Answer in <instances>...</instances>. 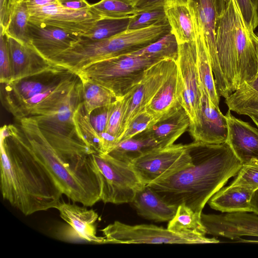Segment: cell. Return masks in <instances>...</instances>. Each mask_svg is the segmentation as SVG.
<instances>
[{
	"label": "cell",
	"mask_w": 258,
	"mask_h": 258,
	"mask_svg": "<svg viewBox=\"0 0 258 258\" xmlns=\"http://www.w3.org/2000/svg\"><path fill=\"white\" fill-rule=\"evenodd\" d=\"M19 121L21 139L47 168L63 195L86 207L100 201L101 182L93 158L95 151L77 134L41 130L32 116Z\"/></svg>",
	"instance_id": "1"
},
{
	"label": "cell",
	"mask_w": 258,
	"mask_h": 258,
	"mask_svg": "<svg viewBox=\"0 0 258 258\" xmlns=\"http://www.w3.org/2000/svg\"><path fill=\"white\" fill-rule=\"evenodd\" d=\"M1 191L25 216L56 209L63 193L47 168L24 144L19 128L1 130Z\"/></svg>",
	"instance_id": "2"
},
{
	"label": "cell",
	"mask_w": 258,
	"mask_h": 258,
	"mask_svg": "<svg viewBox=\"0 0 258 258\" xmlns=\"http://www.w3.org/2000/svg\"><path fill=\"white\" fill-rule=\"evenodd\" d=\"M191 164L148 184L168 203L184 204L201 214L211 197L237 175L242 164L227 142L187 144Z\"/></svg>",
	"instance_id": "3"
},
{
	"label": "cell",
	"mask_w": 258,
	"mask_h": 258,
	"mask_svg": "<svg viewBox=\"0 0 258 258\" xmlns=\"http://www.w3.org/2000/svg\"><path fill=\"white\" fill-rule=\"evenodd\" d=\"M218 59L231 94L258 69L254 43L236 0H229L219 16L216 32Z\"/></svg>",
	"instance_id": "4"
},
{
	"label": "cell",
	"mask_w": 258,
	"mask_h": 258,
	"mask_svg": "<svg viewBox=\"0 0 258 258\" xmlns=\"http://www.w3.org/2000/svg\"><path fill=\"white\" fill-rule=\"evenodd\" d=\"M160 60L128 53L92 63L77 74L104 87L119 99L141 81L148 68Z\"/></svg>",
	"instance_id": "5"
},
{
	"label": "cell",
	"mask_w": 258,
	"mask_h": 258,
	"mask_svg": "<svg viewBox=\"0 0 258 258\" xmlns=\"http://www.w3.org/2000/svg\"><path fill=\"white\" fill-rule=\"evenodd\" d=\"M93 158L101 182L100 201L114 204L132 203L145 184L131 165L108 154L94 153Z\"/></svg>",
	"instance_id": "6"
},
{
	"label": "cell",
	"mask_w": 258,
	"mask_h": 258,
	"mask_svg": "<svg viewBox=\"0 0 258 258\" xmlns=\"http://www.w3.org/2000/svg\"><path fill=\"white\" fill-rule=\"evenodd\" d=\"M229 0H188L196 49L206 50L209 56L215 85L221 89L226 83L219 63L216 32L217 20Z\"/></svg>",
	"instance_id": "7"
},
{
	"label": "cell",
	"mask_w": 258,
	"mask_h": 258,
	"mask_svg": "<svg viewBox=\"0 0 258 258\" xmlns=\"http://www.w3.org/2000/svg\"><path fill=\"white\" fill-rule=\"evenodd\" d=\"M104 243L203 244L219 241L205 236L185 235L154 225H131L114 221L101 230Z\"/></svg>",
	"instance_id": "8"
},
{
	"label": "cell",
	"mask_w": 258,
	"mask_h": 258,
	"mask_svg": "<svg viewBox=\"0 0 258 258\" xmlns=\"http://www.w3.org/2000/svg\"><path fill=\"white\" fill-rule=\"evenodd\" d=\"M192 163L188 145L173 144L152 149L130 165L145 185L168 176Z\"/></svg>",
	"instance_id": "9"
},
{
	"label": "cell",
	"mask_w": 258,
	"mask_h": 258,
	"mask_svg": "<svg viewBox=\"0 0 258 258\" xmlns=\"http://www.w3.org/2000/svg\"><path fill=\"white\" fill-rule=\"evenodd\" d=\"M171 31L168 22L138 30H126L109 38L91 40L88 52L98 62L131 53L157 41Z\"/></svg>",
	"instance_id": "10"
},
{
	"label": "cell",
	"mask_w": 258,
	"mask_h": 258,
	"mask_svg": "<svg viewBox=\"0 0 258 258\" xmlns=\"http://www.w3.org/2000/svg\"><path fill=\"white\" fill-rule=\"evenodd\" d=\"M176 61L163 59L153 64L145 71L141 81L122 97L124 114L119 142L131 121L145 111L147 106L164 83Z\"/></svg>",
	"instance_id": "11"
},
{
	"label": "cell",
	"mask_w": 258,
	"mask_h": 258,
	"mask_svg": "<svg viewBox=\"0 0 258 258\" xmlns=\"http://www.w3.org/2000/svg\"><path fill=\"white\" fill-rule=\"evenodd\" d=\"M176 64L181 87L180 104L189 118V127L195 126L198 123L202 96L195 41L179 44Z\"/></svg>",
	"instance_id": "12"
},
{
	"label": "cell",
	"mask_w": 258,
	"mask_h": 258,
	"mask_svg": "<svg viewBox=\"0 0 258 258\" xmlns=\"http://www.w3.org/2000/svg\"><path fill=\"white\" fill-rule=\"evenodd\" d=\"M28 10L29 21L49 24L79 36L88 32L101 19L90 7L74 10L64 8L59 3Z\"/></svg>",
	"instance_id": "13"
},
{
	"label": "cell",
	"mask_w": 258,
	"mask_h": 258,
	"mask_svg": "<svg viewBox=\"0 0 258 258\" xmlns=\"http://www.w3.org/2000/svg\"><path fill=\"white\" fill-rule=\"evenodd\" d=\"M239 212L224 214H201L206 234L238 240L243 236L258 237V215Z\"/></svg>",
	"instance_id": "14"
},
{
	"label": "cell",
	"mask_w": 258,
	"mask_h": 258,
	"mask_svg": "<svg viewBox=\"0 0 258 258\" xmlns=\"http://www.w3.org/2000/svg\"><path fill=\"white\" fill-rule=\"evenodd\" d=\"M28 45L44 58H51L70 48L81 38L57 27L29 21Z\"/></svg>",
	"instance_id": "15"
},
{
	"label": "cell",
	"mask_w": 258,
	"mask_h": 258,
	"mask_svg": "<svg viewBox=\"0 0 258 258\" xmlns=\"http://www.w3.org/2000/svg\"><path fill=\"white\" fill-rule=\"evenodd\" d=\"M201 109L197 125L189 126L194 141L208 144L225 143L228 126L225 115L211 101L201 87Z\"/></svg>",
	"instance_id": "16"
},
{
	"label": "cell",
	"mask_w": 258,
	"mask_h": 258,
	"mask_svg": "<svg viewBox=\"0 0 258 258\" xmlns=\"http://www.w3.org/2000/svg\"><path fill=\"white\" fill-rule=\"evenodd\" d=\"M225 117L228 126L226 142L242 165L252 159L258 160V129L235 117L229 110Z\"/></svg>",
	"instance_id": "17"
},
{
	"label": "cell",
	"mask_w": 258,
	"mask_h": 258,
	"mask_svg": "<svg viewBox=\"0 0 258 258\" xmlns=\"http://www.w3.org/2000/svg\"><path fill=\"white\" fill-rule=\"evenodd\" d=\"M6 37L11 64L12 82L35 75L55 65L42 57L29 45L11 37Z\"/></svg>",
	"instance_id": "18"
},
{
	"label": "cell",
	"mask_w": 258,
	"mask_h": 258,
	"mask_svg": "<svg viewBox=\"0 0 258 258\" xmlns=\"http://www.w3.org/2000/svg\"><path fill=\"white\" fill-rule=\"evenodd\" d=\"M79 206L75 203L60 202L56 209L61 218L69 225L77 237L87 242L104 243V237L96 233V221L99 216L93 209Z\"/></svg>",
	"instance_id": "19"
},
{
	"label": "cell",
	"mask_w": 258,
	"mask_h": 258,
	"mask_svg": "<svg viewBox=\"0 0 258 258\" xmlns=\"http://www.w3.org/2000/svg\"><path fill=\"white\" fill-rule=\"evenodd\" d=\"M189 118L182 106L163 116L140 134L163 148L174 143L186 131Z\"/></svg>",
	"instance_id": "20"
},
{
	"label": "cell",
	"mask_w": 258,
	"mask_h": 258,
	"mask_svg": "<svg viewBox=\"0 0 258 258\" xmlns=\"http://www.w3.org/2000/svg\"><path fill=\"white\" fill-rule=\"evenodd\" d=\"M181 95V83L176 61L164 83L145 109L153 119L151 125L182 106Z\"/></svg>",
	"instance_id": "21"
},
{
	"label": "cell",
	"mask_w": 258,
	"mask_h": 258,
	"mask_svg": "<svg viewBox=\"0 0 258 258\" xmlns=\"http://www.w3.org/2000/svg\"><path fill=\"white\" fill-rule=\"evenodd\" d=\"M132 203L140 216L156 222H169L177 209L164 201L148 185L137 191Z\"/></svg>",
	"instance_id": "22"
},
{
	"label": "cell",
	"mask_w": 258,
	"mask_h": 258,
	"mask_svg": "<svg viewBox=\"0 0 258 258\" xmlns=\"http://www.w3.org/2000/svg\"><path fill=\"white\" fill-rule=\"evenodd\" d=\"M254 191L230 184L221 188L208 203L211 208L222 213L252 212L251 201Z\"/></svg>",
	"instance_id": "23"
},
{
	"label": "cell",
	"mask_w": 258,
	"mask_h": 258,
	"mask_svg": "<svg viewBox=\"0 0 258 258\" xmlns=\"http://www.w3.org/2000/svg\"><path fill=\"white\" fill-rule=\"evenodd\" d=\"M188 0H166L164 9L171 32L178 44L195 41V34Z\"/></svg>",
	"instance_id": "24"
},
{
	"label": "cell",
	"mask_w": 258,
	"mask_h": 258,
	"mask_svg": "<svg viewBox=\"0 0 258 258\" xmlns=\"http://www.w3.org/2000/svg\"><path fill=\"white\" fill-rule=\"evenodd\" d=\"M225 103L229 110L237 114L258 116V69L254 77L225 98Z\"/></svg>",
	"instance_id": "25"
},
{
	"label": "cell",
	"mask_w": 258,
	"mask_h": 258,
	"mask_svg": "<svg viewBox=\"0 0 258 258\" xmlns=\"http://www.w3.org/2000/svg\"><path fill=\"white\" fill-rule=\"evenodd\" d=\"M167 229L185 235L205 236L206 231L200 214L184 204L177 207L173 218L168 224Z\"/></svg>",
	"instance_id": "26"
},
{
	"label": "cell",
	"mask_w": 258,
	"mask_h": 258,
	"mask_svg": "<svg viewBox=\"0 0 258 258\" xmlns=\"http://www.w3.org/2000/svg\"><path fill=\"white\" fill-rule=\"evenodd\" d=\"M155 148L159 147L153 141L139 134L120 141L108 154L122 162L131 164L142 154Z\"/></svg>",
	"instance_id": "27"
},
{
	"label": "cell",
	"mask_w": 258,
	"mask_h": 258,
	"mask_svg": "<svg viewBox=\"0 0 258 258\" xmlns=\"http://www.w3.org/2000/svg\"><path fill=\"white\" fill-rule=\"evenodd\" d=\"M178 45L176 37L170 31L157 41L130 54L158 60L176 61Z\"/></svg>",
	"instance_id": "28"
},
{
	"label": "cell",
	"mask_w": 258,
	"mask_h": 258,
	"mask_svg": "<svg viewBox=\"0 0 258 258\" xmlns=\"http://www.w3.org/2000/svg\"><path fill=\"white\" fill-rule=\"evenodd\" d=\"M81 79L83 84V103L89 115L94 110L109 105L116 100L114 95L104 87L89 80Z\"/></svg>",
	"instance_id": "29"
},
{
	"label": "cell",
	"mask_w": 258,
	"mask_h": 258,
	"mask_svg": "<svg viewBox=\"0 0 258 258\" xmlns=\"http://www.w3.org/2000/svg\"><path fill=\"white\" fill-rule=\"evenodd\" d=\"M90 9L101 19L131 18L138 12L134 0H100L91 5Z\"/></svg>",
	"instance_id": "30"
},
{
	"label": "cell",
	"mask_w": 258,
	"mask_h": 258,
	"mask_svg": "<svg viewBox=\"0 0 258 258\" xmlns=\"http://www.w3.org/2000/svg\"><path fill=\"white\" fill-rule=\"evenodd\" d=\"M73 120L77 133L81 140L97 153H101V139L93 127L83 102L74 112Z\"/></svg>",
	"instance_id": "31"
},
{
	"label": "cell",
	"mask_w": 258,
	"mask_h": 258,
	"mask_svg": "<svg viewBox=\"0 0 258 258\" xmlns=\"http://www.w3.org/2000/svg\"><path fill=\"white\" fill-rule=\"evenodd\" d=\"M29 19V10L25 0H18L12 13L6 29L4 32L0 31L6 36L28 45Z\"/></svg>",
	"instance_id": "32"
},
{
	"label": "cell",
	"mask_w": 258,
	"mask_h": 258,
	"mask_svg": "<svg viewBox=\"0 0 258 258\" xmlns=\"http://www.w3.org/2000/svg\"><path fill=\"white\" fill-rule=\"evenodd\" d=\"M197 66L201 87L212 103L219 107L220 96L218 93L209 54L204 49H196Z\"/></svg>",
	"instance_id": "33"
},
{
	"label": "cell",
	"mask_w": 258,
	"mask_h": 258,
	"mask_svg": "<svg viewBox=\"0 0 258 258\" xmlns=\"http://www.w3.org/2000/svg\"><path fill=\"white\" fill-rule=\"evenodd\" d=\"M130 18L101 19L82 37L93 40L109 38L127 29Z\"/></svg>",
	"instance_id": "34"
},
{
	"label": "cell",
	"mask_w": 258,
	"mask_h": 258,
	"mask_svg": "<svg viewBox=\"0 0 258 258\" xmlns=\"http://www.w3.org/2000/svg\"><path fill=\"white\" fill-rule=\"evenodd\" d=\"M166 22L164 6L153 7L138 11L130 18L127 30L141 29Z\"/></svg>",
	"instance_id": "35"
},
{
	"label": "cell",
	"mask_w": 258,
	"mask_h": 258,
	"mask_svg": "<svg viewBox=\"0 0 258 258\" xmlns=\"http://www.w3.org/2000/svg\"><path fill=\"white\" fill-rule=\"evenodd\" d=\"M124 105L122 98L116 99L111 104L108 120L105 132L115 137L119 142V137L121 130Z\"/></svg>",
	"instance_id": "36"
},
{
	"label": "cell",
	"mask_w": 258,
	"mask_h": 258,
	"mask_svg": "<svg viewBox=\"0 0 258 258\" xmlns=\"http://www.w3.org/2000/svg\"><path fill=\"white\" fill-rule=\"evenodd\" d=\"M231 185L255 191L258 189V169L248 165H242Z\"/></svg>",
	"instance_id": "37"
},
{
	"label": "cell",
	"mask_w": 258,
	"mask_h": 258,
	"mask_svg": "<svg viewBox=\"0 0 258 258\" xmlns=\"http://www.w3.org/2000/svg\"><path fill=\"white\" fill-rule=\"evenodd\" d=\"M12 81L11 64L7 37L0 31V82L7 84Z\"/></svg>",
	"instance_id": "38"
},
{
	"label": "cell",
	"mask_w": 258,
	"mask_h": 258,
	"mask_svg": "<svg viewBox=\"0 0 258 258\" xmlns=\"http://www.w3.org/2000/svg\"><path fill=\"white\" fill-rule=\"evenodd\" d=\"M152 121V117L146 111L143 112L128 124L120 141L132 138L142 133L151 125Z\"/></svg>",
	"instance_id": "39"
},
{
	"label": "cell",
	"mask_w": 258,
	"mask_h": 258,
	"mask_svg": "<svg viewBox=\"0 0 258 258\" xmlns=\"http://www.w3.org/2000/svg\"><path fill=\"white\" fill-rule=\"evenodd\" d=\"M247 28L254 30L258 26V9L251 0H236Z\"/></svg>",
	"instance_id": "40"
},
{
	"label": "cell",
	"mask_w": 258,
	"mask_h": 258,
	"mask_svg": "<svg viewBox=\"0 0 258 258\" xmlns=\"http://www.w3.org/2000/svg\"><path fill=\"white\" fill-rule=\"evenodd\" d=\"M111 104L108 106L98 108L94 110L89 115L91 122L99 134L105 132Z\"/></svg>",
	"instance_id": "41"
},
{
	"label": "cell",
	"mask_w": 258,
	"mask_h": 258,
	"mask_svg": "<svg viewBox=\"0 0 258 258\" xmlns=\"http://www.w3.org/2000/svg\"><path fill=\"white\" fill-rule=\"evenodd\" d=\"M18 0H0V25L4 32L6 29L12 13Z\"/></svg>",
	"instance_id": "42"
},
{
	"label": "cell",
	"mask_w": 258,
	"mask_h": 258,
	"mask_svg": "<svg viewBox=\"0 0 258 258\" xmlns=\"http://www.w3.org/2000/svg\"><path fill=\"white\" fill-rule=\"evenodd\" d=\"M58 3L67 9L79 10L90 7L87 0H59Z\"/></svg>",
	"instance_id": "43"
},
{
	"label": "cell",
	"mask_w": 258,
	"mask_h": 258,
	"mask_svg": "<svg viewBox=\"0 0 258 258\" xmlns=\"http://www.w3.org/2000/svg\"><path fill=\"white\" fill-rule=\"evenodd\" d=\"M166 0H134V5L138 11L153 7L164 6Z\"/></svg>",
	"instance_id": "44"
},
{
	"label": "cell",
	"mask_w": 258,
	"mask_h": 258,
	"mask_svg": "<svg viewBox=\"0 0 258 258\" xmlns=\"http://www.w3.org/2000/svg\"><path fill=\"white\" fill-rule=\"evenodd\" d=\"M28 9L41 7L58 3L59 0H25Z\"/></svg>",
	"instance_id": "45"
},
{
	"label": "cell",
	"mask_w": 258,
	"mask_h": 258,
	"mask_svg": "<svg viewBox=\"0 0 258 258\" xmlns=\"http://www.w3.org/2000/svg\"><path fill=\"white\" fill-rule=\"evenodd\" d=\"M251 205L252 212L258 215V189L254 192L251 201Z\"/></svg>",
	"instance_id": "46"
},
{
	"label": "cell",
	"mask_w": 258,
	"mask_h": 258,
	"mask_svg": "<svg viewBox=\"0 0 258 258\" xmlns=\"http://www.w3.org/2000/svg\"><path fill=\"white\" fill-rule=\"evenodd\" d=\"M250 33L251 36L252 37V39L254 43L255 48H256V54H257V60H258V35H257L256 34L254 33V31L252 30H250Z\"/></svg>",
	"instance_id": "47"
},
{
	"label": "cell",
	"mask_w": 258,
	"mask_h": 258,
	"mask_svg": "<svg viewBox=\"0 0 258 258\" xmlns=\"http://www.w3.org/2000/svg\"><path fill=\"white\" fill-rule=\"evenodd\" d=\"M245 165H248L255 168L258 169V160L252 159Z\"/></svg>",
	"instance_id": "48"
},
{
	"label": "cell",
	"mask_w": 258,
	"mask_h": 258,
	"mask_svg": "<svg viewBox=\"0 0 258 258\" xmlns=\"http://www.w3.org/2000/svg\"><path fill=\"white\" fill-rule=\"evenodd\" d=\"M250 118L252 119L253 122L255 123V124L258 127V116H249Z\"/></svg>",
	"instance_id": "49"
},
{
	"label": "cell",
	"mask_w": 258,
	"mask_h": 258,
	"mask_svg": "<svg viewBox=\"0 0 258 258\" xmlns=\"http://www.w3.org/2000/svg\"><path fill=\"white\" fill-rule=\"evenodd\" d=\"M254 6L258 9V0H251Z\"/></svg>",
	"instance_id": "50"
}]
</instances>
